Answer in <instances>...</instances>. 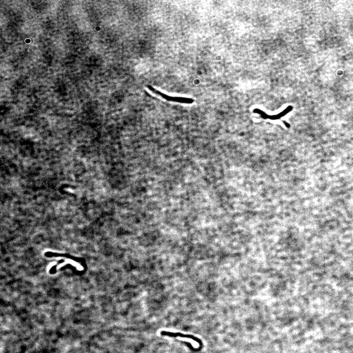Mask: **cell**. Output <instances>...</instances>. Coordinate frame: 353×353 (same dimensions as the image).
Masks as SVG:
<instances>
[{"label": "cell", "mask_w": 353, "mask_h": 353, "mask_svg": "<svg viewBox=\"0 0 353 353\" xmlns=\"http://www.w3.org/2000/svg\"><path fill=\"white\" fill-rule=\"evenodd\" d=\"M147 88L150 90L151 91L153 92L155 94L158 96L162 97V98L168 101L173 102H179L181 104H191L194 102V100L189 98L183 97H174V96H168L165 94L159 91L156 90L151 85H148Z\"/></svg>", "instance_id": "1"}]
</instances>
